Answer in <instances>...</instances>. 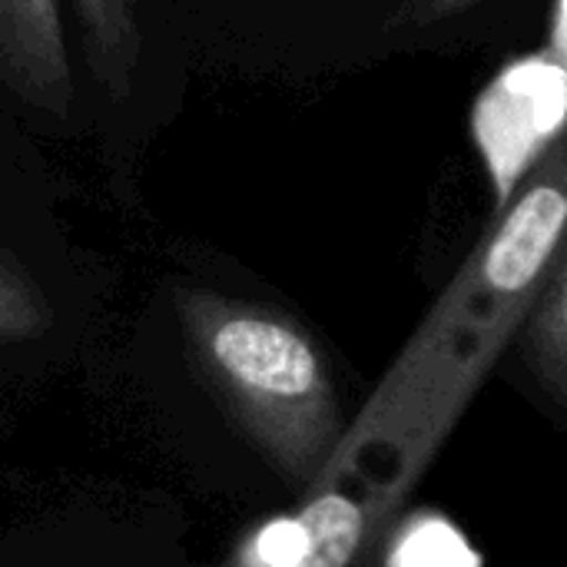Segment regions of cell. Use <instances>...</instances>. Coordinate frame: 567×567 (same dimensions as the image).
<instances>
[{"label":"cell","mask_w":567,"mask_h":567,"mask_svg":"<svg viewBox=\"0 0 567 567\" xmlns=\"http://www.w3.org/2000/svg\"><path fill=\"white\" fill-rule=\"evenodd\" d=\"M558 47L567 53V0L561 3V23H558Z\"/></svg>","instance_id":"cell-9"},{"label":"cell","mask_w":567,"mask_h":567,"mask_svg":"<svg viewBox=\"0 0 567 567\" xmlns=\"http://www.w3.org/2000/svg\"><path fill=\"white\" fill-rule=\"evenodd\" d=\"M365 545V508L329 488L306 498L302 512L266 525L243 567H349Z\"/></svg>","instance_id":"cell-4"},{"label":"cell","mask_w":567,"mask_h":567,"mask_svg":"<svg viewBox=\"0 0 567 567\" xmlns=\"http://www.w3.org/2000/svg\"><path fill=\"white\" fill-rule=\"evenodd\" d=\"M196 359L272 468L309 495L346 435L332 372L279 312L216 292L176 296Z\"/></svg>","instance_id":"cell-1"},{"label":"cell","mask_w":567,"mask_h":567,"mask_svg":"<svg viewBox=\"0 0 567 567\" xmlns=\"http://www.w3.org/2000/svg\"><path fill=\"white\" fill-rule=\"evenodd\" d=\"M0 80L33 110L70 116L73 73L56 0H0Z\"/></svg>","instance_id":"cell-3"},{"label":"cell","mask_w":567,"mask_h":567,"mask_svg":"<svg viewBox=\"0 0 567 567\" xmlns=\"http://www.w3.org/2000/svg\"><path fill=\"white\" fill-rule=\"evenodd\" d=\"M468 3H475V0H429L425 17H445V13L462 10V7H468Z\"/></svg>","instance_id":"cell-8"},{"label":"cell","mask_w":567,"mask_h":567,"mask_svg":"<svg viewBox=\"0 0 567 567\" xmlns=\"http://www.w3.org/2000/svg\"><path fill=\"white\" fill-rule=\"evenodd\" d=\"M522 332L532 369L567 409V256L555 262Z\"/></svg>","instance_id":"cell-6"},{"label":"cell","mask_w":567,"mask_h":567,"mask_svg":"<svg viewBox=\"0 0 567 567\" xmlns=\"http://www.w3.org/2000/svg\"><path fill=\"white\" fill-rule=\"evenodd\" d=\"M47 329V306L37 286L7 256H0V342L40 336Z\"/></svg>","instance_id":"cell-7"},{"label":"cell","mask_w":567,"mask_h":567,"mask_svg":"<svg viewBox=\"0 0 567 567\" xmlns=\"http://www.w3.org/2000/svg\"><path fill=\"white\" fill-rule=\"evenodd\" d=\"M565 73L555 66L525 63L485 96L478 110V140L488 153L502 199L512 179L532 159V150L561 123L565 116Z\"/></svg>","instance_id":"cell-2"},{"label":"cell","mask_w":567,"mask_h":567,"mask_svg":"<svg viewBox=\"0 0 567 567\" xmlns=\"http://www.w3.org/2000/svg\"><path fill=\"white\" fill-rule=\"evenodd\" d=\"M73 7L83 30L86 63L96 83L113 100L130 96L143 53L136 0H73Z\"/></svg>","instance_id":"cell-5"}]
</instances>
